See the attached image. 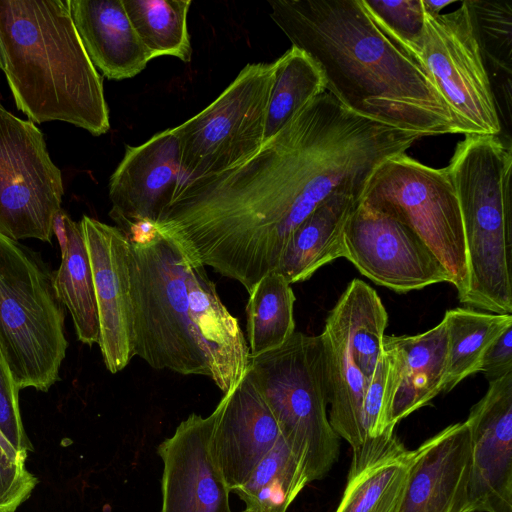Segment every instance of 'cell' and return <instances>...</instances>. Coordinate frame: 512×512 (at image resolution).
Masks as SVG:
<instances>
[{"label": "cell", "instance_id": "obj_1", "mask_svg": "<svg viewBox=\"0 0 512 512\" xmlns=\"http://www.w3.org/2000/svg\"><path fill=\"white\" fill-rule=\"evenodd\" d=\"M270 17L321 70L326 90L356 114L422 138L461 134L420 59L363 0H274Z\"/></svg>", "mask_w": 512, "mask_h": 512}, {"label": "cell", "instance_id": "obj_2", "mask_svg": "<svg viewBox=\"0 0 512 512\" xmlns=\"http://www.w3.org/2000/svg\"><path fill=\"white\" fill-rule=\"evenodd\" d=\"M133 353L154 369L209 377L224 393L244 376L249 348L205 266L153 224L127 234Z\"/></svg>", "mask_w": 512, "mask_h": 512}, {"label": "cell", "instance_id": "obj_3", "mask_svg": "<svg viewBox=\"0 0 512 512\" xmlns=\"http://www.w3.org/2000/svg\"><path fill=\"white\" fill-rule=\"evenodd\" d=\"M0 70L29 121H62L94 136L110 129L102 77L68 0H0Z\"/></svg>", "mask_w": 512, "mask_h": 512}, {"label": "cell", "instance_id": "obj_4", "mask_svg": "<svg viewBox=\"0 0 512 512\" xmlns=\"http://www.w3.org/2000/svg\"><path fill=\"white\" fill-rule=\"evenodd\" d=\"M460 203L469 287L460 303L512 314L511 145L465 135L447 166Z\"/></svg>", "mask_w": 512, "mask_h": 512}, {"label": "cell", "instance_id": "obj_5", "mask_svg": "<svg viewBox=\"0 0 512 512\" xmlns=\"http://www.w3.org/2000/svg\"><path fill=\"white\" fill-rule=\"evenodd\" d=\"M246 373L303 461L309 483L327 475L338 459L340 437L328 419L320 335L294 332L279 348L249 356Z\"/></svg>", "mask_w": 512, "mask_h": 512}, {"label": "cell", "instance_id": "obj_6", "mask_svg": "<svg viewBox=\"0 0 512 512\" xmlns=\"http://www.w3.org/2000/svg\"><path fill=\"white\" fill-rule=\"evenodd\" d=\"M64 319L52 275L0 234V347L19 390L47 392L59 380L68 346Z\"/></svg>", "mask_w": 512, "mask_h": 512}, {"label": "cell", "instance_id": "obj_7", "mask_svg": "<svg viewBox=\"0 0 512 512\" xmlns=\"http://www.w3.org/2000/svg\"><path fill=\"white\" fill-rule=\"evenodd\" d=\"M360 202L411 228L449 272L462 301L469 287L467 249L447 167L427 166L406 152L391 156L372 173Z\"/></svg>", "mask_w": 512, "mask_h": 512}, {"label": "cell", "instance_id": "obj_8", "mask_svg": "<svg viewBox=\"0 0 512 512\" xmlns=\"http://www.w3.org/2000/svg\"><path fill=\"white\" fill-rule=\"evenodd\" d=\"M276 63H249L205 109L174 127L182 184L232 169L264 143Z\"/></svg>", "mask_w": 512, "mask_h": 512}, {"label": "cell", "instance_id": "obj_9", "mask_svg": "<svg viewBox=\"0 0 512 512\" xmlns=\"http://www.w3.org/2000/svg\"><path fill=\"white\" fill-rule=\"evenodd\" d=\"M424 14L414 55L434 80L461 134L499 136L497 101L468 0L450 13Z\"/></svg>", "mask_w": 512, "mask_h": 512}, {"label": "cell", "instance_id": "obj_10", "mask_svg": "<svg viewBox=\"0 0 512 512\" xmlns=\"http://www.w3.org/2000/svg\"><path fill=\"white\" fill-rule=\"evenodd\" d=\"M63 194L41 130L0 102V234L50 242Z\"/></svg>", "mask_w": 512, "mask_h": 512}, {"label": "cell", "instance_id": "obj_11", "mask_svg": "<svg viewBox=\"0 0 512 512\" xmlns=\"http://www.w3.org/2000/svg\"><path fill=\"white\" fill-rule=\"evenodd\" d=\"M343 257L377 285L398 293L452 284L449 272L411 228L360 201L344 227Z\"/></svg>", "mask_w": 512, "mask_h": 512}, {"label": "cell", "instance_id": "obj_12", "mask_svg": "<svg viewBox=\"0 0 512 512\" xmlns=\"http://www.w3.org/2000/svg\"><path fill=\"white\" fill-rule=\"evenodd\" d=\"M99 320L98 345L107 370L115 374L134 357L130 291V241L116 226L84 215L80 220Z\"/></svg>", "mask_w": 512, "mask_h": 512}, {"label": "cell", "instance_id": "obj_13", "mask_svg": "<svg viewBox=\"0 0 512 512\" xmlns=\"http://www.w3.org/2000/svg\"><path fill=\"white\" fill-rule=\"evenodd\" d=\"M182 184L180 148L175 128L154 134L125 154L109 180L110 218L127 234L155 224Z\"/></svg>", "mask_w": 512, "mask_h": 512}, {"label": "cell", "instance_id": "obj_14", "mask_svg": "<svg viewBox=\"0 0 512 512\" xmlns=\"http://www.w3.org/2000/svg\"><path fill=\"white\" fill-rule=\"evenodd\" d=\"M465 423L473 512H512V372L489 382Z\"/></svg>", "mask_w": 512, "mask_h": 512}, {"label": "cell", "instance_id": "obj_15", "mask_svg": "<svg viewBox=\"0 0 512 512\" xmlns=\"http://www.w3.org/2000/svg\"><path fill=\"white\" fill-rule=\"evenodd\" d=\"M215 414L192 413L157 447L163 462L160 512H232L230 489L209 451Z\"/></svg>", "mask_w": 512, "mask_h": 512}, {"label": "cell", "instance_id": "obj_16", "mask_svg": "<svg viewBox=\"0 0 512 512\" xmlns=\"http://www.w3.org/2000/svg\"><path fill=\"white\" fill-rule=\"evenodd\" d=\"M209 451L233 492L281 437L278 424L245 372L215 410Z\"/></svg>", "mask_w": 512, "mask_h": 512}, {"label": "cell", "instance_id": "obj_17", "mask_svg": "<svg viewBox=\"0 0 512 512\" xmlns=\"http://www.w3.org/2000/svg\"><path fill=\"white\" fill-rule=\"evenodd\" d=\"M470 468L468 426L451 424L413 450L399 512H473Z\"/></svg>", "mask_w": 512, "mask_h": 512}, {"label": "cell", "instance_id": "obj_18", "mask_svg": "<svg viewBox=\"0 0 512 512\" xmlns=\"http://www.w3.org/2000/svg\"><path fill=\"white\" fill-rule=\"evenodd\" d=\"M447 351L443 320L417 335L384 336L382 354L388 367L391 426L443 392Z\"/></svg>", "mask_w": 512, "mask_h": 512}, {"label": "cell", "instance_id": "obj_19", "mask_svg": "<svg viewBox=\"0 0 512 512\" xmlns=\"http://www.w3.org/2000/svg\"><path fill=\"white\" fill-rule=\"evenodd\" d=\"M68 6L89 60L108 79L132 78L152 59L122 0H68Z\"/></svg>", "mask_w": 512, "mask_h": 512}, {"label": "cell", "instance_id": "obj_20", "mask_svg": "<svg viewBox=\"0 0 512 512\" xmlns=\"http://www.w3.org/2000/svg\"><path fill=\"white\" fill-rule=\"evenodd\" d=\"M412 455L395 432L369 440L353 454L335 512H399Z\"/></svg>", "mask_w": 512, "mask_h": 512}, {"label": "cell", "instance_id": "obj_21", "mask_svg": "<svg viewBox=\"0 0 512 512\" xmlns=\"http://www.w3.org/2000/svg\"><path fill=\"white\" fill-rule=\"evenodd\" d=\"M359 201L354 195L339 193L318 206L292 233L276 271L293 284L343 257L344 227Z\"/></svg>", "mask_w": 512, "mask_h": 512}, {"label": "cell", "instance_id": "obj_22", "mask_svg": "<svg viewBox=\"0 0 512 512\" xmlns=\"http://www.w3.org/2000/svg\"><path fill=\"white\" fill-rule=\"evenodd\" d=\"M53 233L62 249L61 264L51 274L55 294L69 311L78 340L92 346L99 340V320L81 223L72 220L61 208L53 219Z\"/></svg>", "mask_w": 512, "mask_h": 512}, {"label": "cell", "instance_id": "obj_23", "mask_svg": "<svg viewBox=\"0 0 512 512\" xmlns=\"http://www.w3.org/2000/svg\"><path fill=\"white\" fill-rule=\"evenodd\" d=\"M320 337L330 406L328 419L337 435L350 444L353 453H357L369 441L363 414L367 382L355 365L341 332L329 317Z\"/></svg>", "mask_w": 512, "mask_h": 512}, {"label": "cell", "instance_id": "obj_24", "mask_svg": "<svg viewBox=\"0 0 512 512\" xmlns=\"http://www.w3.org/2000/svg\"><path fill=\"white\" fill-rule=\"evenodd\" d=\"M329 317L341 332L355 365L366 382L382 353L388 314L376 291L360 279L349 282Z\"/></svg>", "mask_w": 512, "mask_h": 512}, {"label": "cell", "instance_id": "obj_25", "mask_svg": "<svg viewBox=\"0 0 512 512\" xmlns=\"http://www.w3.org/2000/svg\"><path fill=\"white\" fill-rule=\"evenodd\" d=\"M442 320L448 342L443 392L448 393L468 376L480 372L488 347L512 326V314L453 308L445 312Z\"/></svg>", "mask_w": 512, "mask_h": 512}, {"label": "cell", "instance_id": "obj_26", "mask_svg": "<svg viewBox=\"0 0 512 512\" xmlns=\"http://www.w3.org/2000/svg\"><path fill=\"white\" fill-rule=\"evenodd\" d=\"M308 483L303 461L281 436L233 493L246 508L259 512H286Z\"/></svg>", "mask_w": 512, "mask_h": 512}, {"label": "cell", "instance_id": "obj_27", "mask_svg": "<svg viewBox=\"0 0 512 512\" xmlns=\"http://www.w3.org/2000/svg\"><path fill=\"white\" fill-rule=\"evenodd\" d=\"M247 343L250 356L282 346L295 332V295L277 271L261 278L248 293Z\"/></svg>", "mask_w": 512, "mask_h": 512}, {"label": "cell", "instance_id": "obj_28", "mask_svg": "<svg viewBox=\"0 0 512 512\" xmlns=\"http://www.w3.org/2000/svg\"><path fill=\"white\" fill-rule=\"evenodd\" d=\"M266 111L264 143L275 136L311 100L326 91L323 74L303 51L291 46L275 60Z\"/></svg>", "mask_w": 512, "mask_h": 512}, {"label": "cell", "instance_id": "obj_29", "mask_svg": "<svg viewBox=\"0 0 512 512\" xmlns=\"http://www.w3.org/2000/svg\"><path fill=\"white\" fill-rule=\"evenodd\" d=\"M128 18L152 59L191 60L187 17L191 0H122Z\"/></svg>", "mask_w": 512, "mask_h": 512}, {"label": "cell", "instance_id": "obj_30", "mask_svg": "<svg viewBox=\"0 0 512 512\" xmlns=\"http://www.w3.org/2000/svg\"><path fill=\"white\" fill-rule=\"evenodd\" d=\"M486 68L497 77L507 110L511 106L512 7L506 1L468 0ZM488 70V69H487Z\"/></svg>", "mask_w": 512, "mask_h": 512}, {"label": "cell", "instance_id": "obj_31", "mask_svg": "<svg viewBox=\"0 0 512 512\" xmlns=\"http://www.w3.org/2000/svg\"><path fill=\"white\" fill-rule=\"evenodd\" d=\"M376 22L414 54L424 28L421 0H363Z\"/></svg>", "mask_w": 512, "mask_h": 512}, {"label": "cell", "instance_id": "obj_32", "mask_svg": "<svg viewBox=\"0 0 512 512\" xmlns=\"http://www.w3.org/2000/svg\"><path fill=\"white\" fill-rule=\"evenodd\" d=\"M19 389L0 347V437L21 457L33 446L28 439L19 410Z\"/></svg>", "mask_w": 512, "mask_h": 512}, {"label": "cell", "instance_id": "obj_33", "mask_svg": "<svg viewBox=\"0 0 512 512\" xmlns=\"http://www.w3.org/2000/svg\"><path fill=\"white\" fill-rule=\"evenodd\" d=\"M26 458L19 456L0 437V512H15L38 484L26 468Z\"/></svg>", "mask_w": 512, "mask_h": 512}, {"label": "cell", "instance_id": "obj_34", "mask_svg": "<svg viewBox=\"0 0 512 512\" xmlns=\"http://www.w3.org/2000/svg\"><path fill=\"white\" fill-rule=\"evenodd\" d=\"M512 372V326L504 331L486 350L480 373L488 382Z\"/></svg>", "mask_w": 512, "mask_h": 512}, {"label": "cell", "instance_id": "obj_35", "mask_svg": "<svg viewBox=\"0 0 512 512\" xmlns=\"http://www.w3.org/2000/svg\"><path fill=\"white\" fill-rule=\"evenodd\" d=\"M424 12L429 15H439L443 8L452 4L453 0H421Z\"/></svg>", "mask_w": 512, "mask_h": 512}, {"label": "cell", "instance_id": "obj_36", "mask_svg": "<svg viewBox=\"0 0 512 512\" xmlns=\"http://www.w3.org/2000/svg\"><path fill=\"white\" fill-rule=\"evenodd\" d=\"M241 512H259V511H256V510H253V509H249V508H245L243 511Z\"/></svg>", "mask_w": 512, "mask_h": 512}]
</instances>
